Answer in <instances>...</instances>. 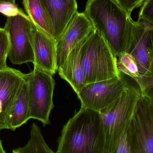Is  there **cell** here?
Segmentation results:
<instances>
[{"label":"cell","instance_id":"6da1fadb","mask_svg":"<svg viewBox=\"0 0 153 153\" xmlns=\"http://www.w3.org/2000/svg\"><path fill=\"white\" fill-rule=\"evenodd\" d=\"M84 13L116 57L126 52L134 20L115 0H87Z\"/></svg>","mask_w":153,"mask_h":153},{"label":"cell","instance_id":"7a4b0ae2","mask_svg":"<svg viewBox=\"0 0 153 153\" xmlns=\"http://www.w3.org/2000/svg\"><path fill=\"white\" fill-rule=\"evenodd\" d=\"M56 153H104L103 123L99 111L81 107L63 126Z\"/></svg>","mask_w":153,"mask_h":153},{"label":"cell","instance_id":"3957f363","mask_svg":"<svg viewBox=\"0 0 153 153\" xmlns=\"http://www.w3.org/2000/svg\"><path fill=\"white\" fill-rule=\"evenodd\" d=\"M141 95L140 89L130 85L118 99L100 111L104 131V153H113L116 150Z\"/></svg>","mask_w":153,"mask_h":153},{"label":"cell","instance_id":"277c9868","mask_svg":"<svg viewBox=\"0 0 153 153\" xmlns=\"http://www.w3.org/2000/svg\"><path fill=\"white\" fill-rule=\"evenodd\" d=\"M82 58L85 85L119 76L117 57L96 30L88 37L84 44Z\"/></svg>","mask_w":153,"mask_h":153},{"label":"cell","instance_id":"5b68a950","mask_svg":"<svg viewBox=\"0 0 153 153\" xmlns=\"http://www.w3.org/2000/svg\"><path fill=\"white\" fill-rule=\"evenodd\" d=\"M30 119L37 120L44 126L50 124L49 116L54 108L53 95L55 82L53 75L34 67L26 74Z\"/></svg>","mask_w":153,"mask_h":153},{"label":"cell","instance_id":"8992f818","mask_svg":"<svg viewBox=\"0 0 153 153\" xmlns=\"http://www.w3.org/2000/svg\"><path fill=\"white\" fill-rule=\"evenodd\" d=\"M35 26L28 16L7 17L4 28L9 38L8 58L13 64L34 63L32 37Z\"/></svg>","mask_w":153,"mask_h":153},{"label":"cell","instance_id":"52a82bcc","mask_svg":"<svg viewBox=\"0 0 153 153\" xmlns=\"http://www.w3.org/2000/svg\"><path fill=\"white\" fill-rule=\"evenodd\" d=\"M133 153H153V104L140 95L127 128Z\"/></svg>","mask_w":153,"mask_h":153},{"label":"cell","instance_id":"ba28073f","mask_svg":"<svg viewBox=\"0 0 153 153\" xmlns=\"http://www.w3.org/2000/svg\"><path fill=\"white\" fill-rule=\"evenodd\" d=\"M130 85L120 72L119 76L85 84L77 95L82 107L100 112L118 99Z\"/></svg>","mask_w":153,"mask_h":153},{"label":"cell","instance_id":"9c48e42d","mask_svg":"<svg viewBox=\"0 0 153 153\" xmlns=\"http://www.w3.org/2000/svg\"><path fill=\"white\" fill-rule=\"evenodd\" d=\"M126 52L133 56L138 65L141 76L139 86L148 74L153 61V29L139 21H133Z\"/></svg>","mask_w":153,"mask_h":153},{"label":"cell","instance_id":"30bf717a","mask_svg":"<svg viewBox=\"0 0 153 153\" xmlns=\"http://www.w3.org/2000/svg\"><path fill=\"white\" fill-rule=\"evenodd\" d=\"M94 30L91 22L84 12L77 13L56 42L57 70L63 64L71 51Z\"/></svg>","mask_w":153,"mask_h":153},{"label":"cell","instance_id":"8fae6325","mask_svg":"<svg viewBox=\"0 0 153 153\" xmlns=\"http://www.w3.org/2000/svg\"><path fill=\"white\" fill-rule=\"evenodd\" d=\"M26 74L7 66L0 71V131L8 129L9 116Z\"/></svg>","mask_w":153,"mask_h":153},{"label":"cell","instance_id":"7c38bea8","mask_svg":"<svg viewBox=\"0 0 153 153\" xmlns=\"http://www.w3.org/2000/svg\"><path fill=\"white\" fill-rule=\"evenodd\" d=\"M34 67L53 75L57 71L56 41L35 25L32 37Z\"/></svg>","mask_w":153,"mask_h":153},{"label":"cell","instance_id":"4fadbf2b","mask_svg":"<svg viewBox=\"0 0 153 153\" xmlns=\"http://www.w3.org/2000/svg\"><path fill=\"white\" fill-rule=\"evenodd\" d=\"M56 42L78 13L76 0H43Z\"/></svg>","mask_w":153,"mask_h":153},{"label":"cell","instance_id":"5bb4252c","mask_svg":"<svg viewBox=\"0 0 153 153\" xmlns=\"http://www.w3.org/2000/svg\"><path fill=\"white\" fill-rule=\"evenodd\" d=\"M87 38L79 43L71 51L63 64L57 70L59 75L71 85L76 94L85 85L82 52Z\"/></svg>","mask_w":153,"mask_h":153},{"label":"cell","instance_id":"9a60e30c","mask_svg":"<svg viewBox=\"0 0 153 153\" xmlns=\"http://www.w3.org/2000/svg\"><path fill=\"white\" fill-rule=\"evenodd\" d=\"M28 85L25 80L20 90L14 105L12 109L8 120V129L15 131L26 124L30 119Z\"/></svg>","mask_w":153,"mask_h":153},{"label":"cell","instance_id":"2e32d148","mask_svg":"<svg viewBox=\"0 0 153 153\" xmlns=\"http://www.w3.org/2000/svg\"><path fill=\"white\" fill-rule=\"evenodd\" d=\"M22 1L27 15L32 22L42 31L53 38L52 28L43 0Z\"/></svg>","mask_w":153,"mask_h":153},{"label":"cell","instance_id":"e0dca14e","mask_svg":"<svg viewBox=\"0 0 153 153\" xmlns=\"http://www.w3.org/2000/svg\"><path fill=\"white\" fill-rule=\"evenodd\" d=\"M13 153H55L46 143L41 129L33 123L30 130V138L22 147L14 149Z\"/></svg>","mask_w":153,"mask_h":153},{"label":"cell","instance_id":"ac0fdd59","mask_svg":"<svg viewBox=\"0 0 153 153\" xmlns=\"http://www.w3.org/2000/svg\"><path fill=\"white\" fill-rule=\"evenodd\" d=\"M117 65L119 71L134 79L139 85L141 81L139 68L131 55L126 52L121 54L117 57Z\"/></svg>","mask_w":153,"mask_h":153},{"label":"cell","instance_id":"d6986e66","mask_svg":"<svg viewBox=\"0 0 153 153\" xmlns=\"http://www.w3.org/2000/svg\"><path fill=\"white\" fill-rule=\"evenodd\" d=\"M8 35L4 28L0 27V71L7 67L6 61L9 52Z\"/></svg>","mask_w":153,"mask_h":153},{"label":"cell","instance_id":"ffe728a7","mask_svg":"<svg viewBox=\"0 0 153 153\" xmlns=\"http://www.w3.org/2000/svg\"><path fill=\"white\" fill-rule=\"evenodd\" d=\"M138 21L153 29V0H145L141 6Z\"/></svg>","mask_w":153,"mask_h":153},{"label":"cell","instance_id":"44dd1931","mask_svg":"<svg viewBox=\"0 0 153 153\" xmlns=\"http://www.w3.org/2000/svg\"><path fill=\"white\" fill-rule=\"evenodd\" d=\"M141 95L148 98L153 104V61L147 76L139 85Z\"/></svg>","mask_w":153,"mask_h":153},{"label":"cell","instance_id":"7402d4cb","mask_svg":"<svg viewBox=\"0 0 153 153\" xmlns=\"http://www.w3.org/2000/svg\"><path fill=\"white\" fill-rule=\"evenodd\" d=\"M0 13L7 17H13L17 15H22L25 17L28 16L15 3L11 2L0 3Z\"/></svg>","mask_w":153,"mask_h":153},{"label":"cell","instance_id":"603a6c76","mask_svg":"<svg viewBox=\"0 0 153 153\" xmlns=\"http://www.w3.org/2000/svg\"><path fill=\"white\" fill-rule=\"evenodd\" d=\"M127 128L120 137L117 148L113 153H133L129 142Z\"/></svg>","mask_w":153,"mask_h":153},{"label":"cell","instance_id":"cb8c5ba5","mask_svg":"<svg viewBox=\"0 0 153 153\" xmlns=\"http://www.w3.org/2000/svg\"><path fill=\"white\" fill-rule=\"evenodd\" d=\"M118 4L129 14L135 9L142 6L145 0H115Z\"/></svg>","mask_w":153,"mask_h":153},{"label":"cell","instance_id":"d4e9b609","mask_svg":"<svg viewBox=\"0 0 153 153\" xmlns=\"http://www.w3.org/2000/svg\"><path fill=\"white\" fill-rule=\"evenodd\" d=\"M2 2H11L15 3V0H0V3Z\"/></svg>","mask_w":153,"mask_h":153},{"label":"cell","instance_id":"484cf974","mask_svg":"<svg viewBox=\"0 0 153 153\" xmlns=\"http://www.w3.org/2000/svg\"><path fill=\"white\" fill-rule=\"evenodd\" d=\"M0 153H6L3 147L1 139H0Z\"/></svg>","mask_w":153,"mask_h":153}]
</instances>
